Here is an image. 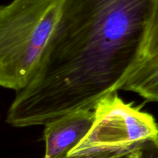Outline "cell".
<instances>
[{
	"label": "cell",
	"mask_w": 158,
	"mask_h": 158,
	"mask_svg": "<svg viewBox=\"0 0 158 158\" xmlns=\"http://www.w3.org/2000/svg\"><path fill=\"white\" fill-rule=\"evenodd\" d=\"M120 89L136 93L147 101L158 103V59L139 63Z\"/></svg>",
	"instance_id": "obj_5"
},
{
	"label": "cell",
	"mask_w": 158,
	"mask_h": 158,
	"mask_svg": "<svg viewBox=\"0 0 158 158\" xmlns=\"http://www.w3.org/2000/svg\"><path fill=\"white\" fill-rule=\"evenodd\" d=\"M63 0H12L0 9V85L29 84L56 27Z\"/></svg>",
	"instance_id": "obj_2"
},
{
	"label": "cell",
	"mask_w": 158,
	"mask_h": 158,
	"mask_svg": "<svg viewBox=\"0 0 158 158\" xmlns=\"http://www.w3.org/2000/svg\"><path fill=\"white\" fill-rule=\"evenodd\" d=\"M157 0H63L33 77L6 115L14 127L45 126L94 110L117 93L141 60Z\"/></svg>",
	"instance_id": "obj_1"
},
{
	"label": "cell",
	"mask_w": 158,
	"mask_h": 158,
	"mask_svg": "<svg viewBox=\"0 0 158 158\" xmlns=\"http://www.w3.org/2000/svg\"><path fill=\"white\" fill-rule=\"evenodd\" d=\"M96 118L94 110H80L45 125L44 158H61L88 134Z\"/></svg>",
	"instance_id": "obj_4"
},
{
	"label": "cell",
	"mask_w": 158,
	"mask_h": 158,
	"mask_svg": "<svg viewBox=\"0 0 158 158\" xmlns=\"http://www.w3.org/2000/svg\"><path fill=\"white\" fill-rule=\"evenodd\" d=\"M158 59V0L156 1L147 32L140 63ZM138 63V64H139Z\"/></svg>",
	"instance_id": "obj_6"
},
{
	"label": "cell",
	"mask_w": 158,
	"mask_h": 158,
	"mask_svg": "<svg viewBox=\"0 0 158 158\" xmlns=\"http://www.w3.org/2000/svg\"><path fill=\"white\" fill-rule=\"evenodd\" d=\"M88 134L61 158H128L148 138L158 136V123L140 106L117 93L102 99Z\"/></svg>",
	"instance_id": "obj_3"
},
{
	"label": "cell",
	"mask_w": 158,
	"mask_h": 158,
	"mask_svg": "<svg viewBox=\"0 0 158 158\" xmlns=\"http://www.w3.org/2000/svg\"><path fill=\"white\" fill-rule=\"evenodd\" d=\"M129 158H158V136L147 139Z\"/></svg>",
	"instance_id": "obj_7"
}]
</instances>
